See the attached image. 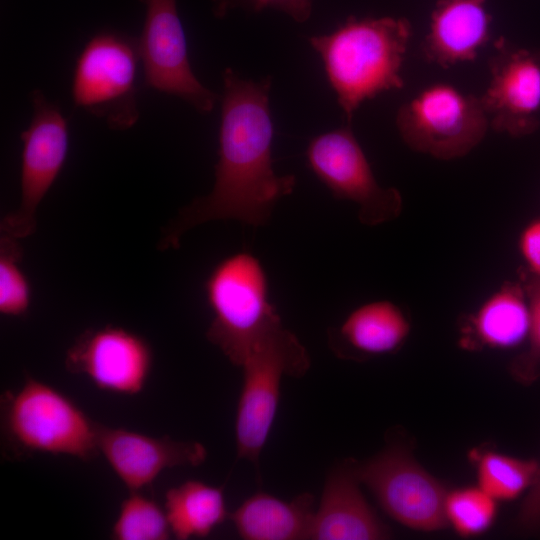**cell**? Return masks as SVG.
<instances>
[{"mask_svg":"<svg viewBox=\"0 0 540 540\" xmlns=\"http://www.w3.org/2000/svg\"><path fill=\"white\" fill-rule=\"evenodd\" d=\"M530 309L521 282L506 281L464 317L459 343L465 349H509L528 339Z\"/></svg>","mask_w":540,"mask_h":540,"instance_id":"obj_18","label":"cell"},{"mask_svg":"<svg viewBox=\"0 0 540 540\" xmlns=\"http://www.w3.org/2000/svg\"><path fill=\"white\" fill-rule=\"evenodd\" d=\"M240 368L243 381L235 419L237 457L258 467L277 414L282 379L304 376L310 357L298 337L282 324L251 347Z\"/></svg>","mask_w":540,"mask_h":540,"instance_id":"obj_5","label":"cell"},{"mask_svg":"<svg viewBox=\"0 0 540 540\" xmlns=\"http://www.w3.org/2000/svg\"><path fill=\"white\" fill-rule=\"evenodd\" d=\"M477 485L497 501H509L530 488L539 462L487 450L475 455Z\"/></svg>","mask_w":540,"mask_h":540,"instance_id":"obj_21","label":"cell"},{"mask_svg":"<svg viewBox=\"0 0 540 540\" xmlns=\"http://www.w3.org/2000/svg\"><path fill=\"white\" fill-rule=\"evenodd\" d=\"M518 250L527 273L540 278V217L529 221L521 230Z\"/></svg>","mask_w":540,"mask_h":540,"instance_id":"obj_27","label":"cell"},{"mask_svg":"<svg viewBox=\"0 0 540 540\" xmlns=\"http://www.w3.org/2000/svg\"><path fill=\"white\" fill-rule=\"evenodd\" d=\"M204 289L212 312L206 338L240 367L251 347L282 325L270 301L267 273L253 254L237 252L214 266Z\"/></svg>","mask_w":540,"mask_h":540,"instance_id":"obj_4","label":"cell"},{"mask_svg":"<svg viewBox=\"0 0 540 540\" xmlns=\"http://www.w3.org/2000/svg\"><path fill=\"white\" fill-rule=\"evenodd\" d=\"M222 79L213 188L183 207L167 226L159 244L163 250L178 247L187 230L209 221L229 219L262 226L269 221L277 202L295 188L294 175H277L272 166V78L245 79L226 68Z\"/></svg>","mask_w":540,"mask_h":540,"instance_id":"obj_1","label":"cell"},{"mask_svg":"<svg viewBox=\"0 0 540 540\" xmlns=\"http://www.w3.org/2000/svg\"><path fill=\"white\" fill-rule=\"evenodd\" d=\"M412 36L405 18L348 17L329 34L309 38L348 121L366 100L402 89V67Z\"/></svg>","mask_w":540,"mask_h":540,"instance_id":"obj_2","label":"cell"},{"mask_svg":"<svg viewBox=\"0 0 540 540\" xmlns=\"http://www.w3.org/2000/svg\"><path fill=\"white\" fill-rule=\"evenodd\" d=\"M521 278L530 309L529 347L512 362L511 372L518 381L530 383L538 377L540 367V278L528 273Z\"/></svg>","mask_w":540,"mask_h":540,"instance_id":"obj_25","label":"cell"},{"mask_svg":"<svg viewBox=\"0 0 540 540\" xmlns=\"http://www.w3.org/2000/svg\"><path fill=\"white\" fill-rule=\"evenodd\" d=\"M268 8L302 23L311 16L313 0H212V12L216 18H224L234 9L257 13Z\"/></svg>","mask_w":540,"mask_h":540,"instance_id":"obj_26","label":"cell"},{"mask_svg":"<svg viewBox=\"0 0 540 540\" xmlns=\"http://www.w3.org/2000/svg\"><path fill=\"white\" fill-rule=\"evenodd\" d=\"M141 62L138 39L102 31L79 53L71 86L76 107L103 119L114 130H126L139 118L137 73Z\"/></svg>","mask_w":540,"mask_h":540,"instance_id":"obj_6","label":"cell"},{"mask_svg":"<svg viewBox=\"0 0 540 540\" xmlns=\"http://www.w3.org/2000/svg\"><path fill=\"white\" fill-rule=\"evenodd\" d=\"M488 65L490 81L480 100L490 128L516 138L535 132L540 126V60L500 37Z\"/></svg>","mask_w":540,"mask_h":540,"instance_id":"obj_13","label":"cell"},{"mask_svg":"<svg viewBox=\"0 0 540 540\" xmlns=\"http://www.w3.org/2000/svg\"><path fill=\"white\" fill-rule=\"evenodd\" d=\"M139 1L145 5L143 30L138 39L144 85L179 97L200 113L211 112L218 96L192 71L176 0Z\"/></svg>","mask_w":540,"mask_h":540,"instance_id":"obj_11","label":"cell"},{"mask_svg":"<svg viewBox=\"0 0 540 540\" xmlns=\"http://www.w3.org/2000/svg\"><path fill=\"white\" fill-rule=\"evenodd\" d=\"M356 474L382 509L395 521L420 531L448 526L444 504L447 490L401 446H389L364 463Z\"/></svg>","mask_w":540,"mask_h":540,"instance_id":"obj_10","label":"cell"},{"mask_svg":"<svg viewBox=\"0 0 540 540\" xmlns=\"http://www.w3.org/2000/svg\"><path fill=\"white\" fill-rule=\"evenodd\" d=\"M396 126L411 150L440 160L464 157L490 127L480 97L449 83L431 84L402 104Z\"/></svg>","mask_w":540,"mask_h":540,"instance_id":"obj_7","label":"cell"},{"mask_svg":"<svg viewBox=\"0 0 540 540\" xmlns=\"http://www.w3.org/2000/svg\"><path fill=\"white\" fill-rule=\"evenodd\" d=\"M152 365L153 351L147 340L115 325L85 330L65 356L68 372L84 375L100 390L121 395L139 394Z\"/></svg>","mask_w":540,"mask_h":540,"instance_id":"obj_12","label":"cell"},{"mask_svg":"<svg viewBox=\"0 0 540 540\" xmlns=\"http://www.w3.org/2000/svg\"><path fill=\"white\" fill-rule=\"evenodd\" d=\"M306 158L311 171L336 199L357 204L362 224L377 226L401 214L400 191L378 183L350 125L313 138Z\"/></svg>","mask_w":540,"mask_h":540,"instance_id":"obj_8","label":"cell"},{"mask_svg":"<svg viewBox=\"0 0 540 540\" xmlns=\"http://www.w3.org/2000/svg\"><path fill=\"white\" fill-rule=\"evenodd\" d=\"M33 115L22 131L20 203L0 222L1 235L24 239L36 229L37 209L57 177L69 151L68 123L60 108L35 89Z\"/></svg>","mask_w":540,"mask_h":540,"instance_id":"obj_9","label":"cell"},{"mask_svg":"<svg viewBox=\"0 0 540 540\" xmlns=\"http://www.w3.org/2000/svg\"><path fill=\"white\" fill-rule=\"evenodd\" d=\"M164 510L177 540L207 537L229 517L222 487L187 480L166 491Z\"/></svg>","mask_w":540,"mask_h":540,"instance_id":"obj_20","label":"cell"},{"mask_svg":"<svg viewBox=\"0 0 540 540\" xmlns=\"http://www.w3.org/2000/svg\"><path fill=\"white\" fill-rule=\"evenodd\" d=\"M172 536L164 510L140 491H129L112 526L115 540H167Z\"/></svg>","mask_w":540,"mask_h":540,"instance_id":"obj_22","label":"cell"},{"mask_svg":"<svg viewBox=\"0 0 540 540\" xmlns=\"http://www.w3.org/2000/svg\"><path fill=\"white\" fill-rule=\"evenodd\" d=\"M497 502L478 485L448 491L444 504L447 524L462 537L479 536L495 522Z\"/></svg>","mask_w":540,"mask_h":540,"instance_id":"obj_23","label":"cell"},{"mask_svg":"<svg viewBox=\"0 0 540 540\" xmlns=\"http://www.w3.org/2000/svg\"><path fill=\"white\" fill-rule=\"evenodd\" d=\"M537 58L540 60V51L534 52Z\"/></svg>","mask_w":540,"mask_h":540,"instance_id":"obj_29","label":"cell"},{"mask_svg":"<svg viewBox=\"0 0 540 540\" xmlns=\"http://www.w3.org/2000/svg\"><path fill=\"white\" fill-rule=\"evenodd\" d=\"M1 439L6 457L66 455L90 461L97 455L99 423L69 396L30 375L0 399Z\"/></svg>","mask_w":540,"mask_h":540,"instance_id":"obj_3","label":"cell"},{"mask_svg":"<svg viewBox=\"0 0 540 540\" xmlns=\"http://www.w3.org/2000/svg\"><path fill=\"white\" fill-rule=\"evenodd\" d=\"M487 0H438L422 43L426 61L444 69L474 61L490 39Z\"/></svg>","mask_w":540,"mask_h":540,"instance_id":"obj_16","label":"cell"},{"mask_svg":"<svg viewBox=\"0 0 540 540\" xmlns=\"http://www.w3.org/2000/svg\"><path fill=\"white\" fill-rule=\"evenodd\" d=\"M98 450L129 491L151 486L165 469L196 467L207 458L206 447L197 441L153 437L102 424L98 427Z\"/></svg>","mask_w":540,"mask_h":540,"instance_id":"obj_14","label":"cell"},{"mask_svg":"<svg viewBox=\"0 0 540 540\" xmlns=\"http://www.w3.org/2000/svg\"><path fill=\"white\" fill-rule=\"evenodd\" d=\"M20 239L0 236V313L22 317L31 304V285L20 267L23 250Z\"/></svg>","mask_w":540,"mask_h":540,"instance_id":"obj_24","label":"cell"},{"mask_svg":"<svg viewBox=\"0 0 540 540\" xmlns=\"http://www.w3.org/2000/svg\"><path fill=\"white\" fill-rule=\"evenodd\" d=\"M313 507L314 497L310 493L286 501L257 492L230 513L229 518L245 540L307 539Z\"/></svg>","mask_w":540,"mask_h":540,"instance_id":"obj_19","label":"cell"},{"mask_svg":"<svg viewBox=\"0 0 540 540\" xmlns=\"http://www.w3.org/2000/svg\"><path fill=\"white\" fill-rule=\"evenodd\" d=\"M517 526L525 532L540 530V463L537 477L520 508Z\"/></svg>","mask_w":540,"mask_h":540,"instance_id":"obj_28","label":"cell"},{"mask_svg":"<svg viewBox=\"0 0 540 540\" xmlns=\"http://www.w3.org/2000/svg\"><path fill=\"white\" fill-rule=\"evenodd\" d=\"M410 330V320L399 305L377 300L358 306L331 328L328 343L340 358L365 359L398 351Z\"/></svg>","mask_w":540,"mask_h":540,"instance_id":"obj_17","label":"cell"},{"mask_svg":"<svg viewBox=\"0 0 540 540\" xmlns=\"http://www.w3.org/2000/svg\"><path fill=\"white\" fill-rule=\"evenodd\" d=\"M355 461L346 460L328 473L307 539L378 540L390 536L361 488Z\"/></svg>","mask_w":540,"mask_h":540,"instance_id":"obj_15","label":"cell"}]
</instances>
